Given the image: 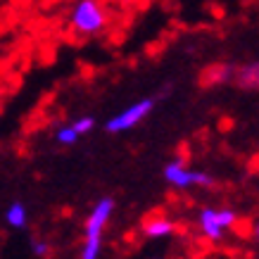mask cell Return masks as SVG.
<instances>
[{
	"label": "cell",
	"mask_w": 259,
	"mask_h": 259,
	"mask_svg": "<svg viewBox=\"0 0 259 259\" xmlns=\"http://www.w3.org/2000/svg\"><path fill=\"white\" fill-rule=\"evenodd\" d=\"M71 22H74V26L79 31L95 33L105 26V12H102V8L95 0H81L76 10H74V15H71Z\"/></svg>",
	"instance_id": "6da1fadb"
},
{
	"label": "cell",
	"mask_w": 259,
	"mask_h": 259,
	"mask_svg": "<svg viewBox=\"0 0 259 259\" xmlns=\"http://www.w3.org/2000/svg\"><path fill=\"white\" fill-rule=\"evenodd\" d=\"M155 107V102L150 100V98H145V100L136 102V105H131L128 110H124L119 117H112L110 121H107V131L110 134H119V131H128L131 126H136L138 121H143V119L150 114V110Z\"/></svg>",
	"instance_id": "7a4b0ae2"
},
{
	"label": "cell",
	"mask_w": 259,
	"mask_h": 259,
	"mask_svg": "<svg viewBox=\"0 0 259 259\" xmlns=\"http://www.w3.org/2000/svg\"><path fill=\"white\" fill-rule=\"evenodd\" d=\"M233 224H236V214L231 209H202L200 214V226H202L204 236L214 238V240L221 238V233Z\"/></svg>",
	"instance_id": "3957f363"
},
{
	"label": "cell",
	"mask_w": 259,
	"mask_h": 259,
	"mask_svg": "<svg viewBox=\"0 0 259 259\" xmlns=\"http://www.w3.org/2000/svg\"><path fill=\"white\" fill-rule=\"evenodd\" d=\"M112 212H114V200L112 197H102L86 221V238H102V228L107 226Z\"/></svg>",
	"instance_id": "277c9868"
},
{
	"label": "cell",
	"mask_w": 259,
	"mask_h": 259,
	"mask_svg": "<svg viewBox=\"0 0 259 259\" xmlns=\"http://www.w3.org/2000/svg\"><path fill=\"white\" fill-rule=\"evenodd\" d=\"M193 174L195 171L186 169L181 162H171V164H166V169H164V179L169 181L171 186H176V188H188V186H193Z\"/></svg>",
	"instance_id": "5b68a950"
},
{
	"label": "cell",
	"mask_w": 259,
	"mask_h": 259,
	"mask_svg": "<svg viewBox=\"0 0 259 259\" xmlns=\"http://www.w3.org/2000/svg\"><path fill=\"white\" fill-rule=\"evenodd\" d=\"M233 67L231 64H214L202 71V86H212V83H224V81L233 79Z\"/></svg>",
	"instance_id": "8992f818"
},
{
	"label": "cell",
	"mask_w": 259,
	"mask_h": 259,
	"mask_svg": "<svg viewBox=\"0 0 259 259\" xmlns=\"http://www.w3.org/2000/svg\"><path fill=\"white\" fill-rule=\"evenodd\" d=\"M145 233L150 238H164L174 233V221H169L166 217H152V219L145 221Z\"/></svg>",
	"instance_id": "52a82bcc"
},
{
	"label": "cell",
	"mask_w": 259,
	"mask_h": 259,
	"mask_svg": "<svg viewBox=\"0 0 259 259\" xmlns=\"http://www.w3.org/2000/svg\"><path fill=\"white\" fill-rule=\"evenodd\" d=\"M233 76H236L238 86H243V88H257L259 67H257V64H245V67H240V69L233 71Z\"/></svg>",
	"instance_id": "ba28073f"
},
{
	"label": "cell",
	"mask_w": 259,
	"mask_h": 259,
	"mask_svg": "<svg viewBox=\"0 0 259 259\" xmlns=\"http://www.w3.org/2000/svg\"><path fill=\"white\" fill-rule=\"evenodd\" d=\"M8 224L10 226H15V228H22L26 226V207H24L22 202H12L10 204V209H8Z\"/></svg>",
	"instance_id": "9c48e42d"
},
{
	"label": "cell",
	"mask_w": 259,
	"mask_h": 259,
	"mask_svg": "<svg viewBox=\"0 0 259 259\" xmlns=\"http://www.w3.org/2000/svg\"><path fill=\"white\" fill-rule=\"evenodd\" d=\"M100 245L102 238H86L83 250H81V259H98L100 257Z\"/></svg>",
	"instance_id": "30bf717a"
},
{
	"label": "cell",
	"mask_w": 259,
	"mask_h": 259,
	"mask_svg": "<svg viewBox=\"0 0 259 259\" xmlns=\"http://www.w3.org/2000/svg\"><path fill=\"white\" fill-rule=\"evenodd\" d=\"M57 141L62 143V145H74V143L79 141V134L74 128H60L57 131Z\"/></svg>",
	"instance_id": "8fae6325"
},
{
	"label": "cell",
	"mask_w": 259,
	"mask_h": 259,
	"mask_svg": "<svg viewBox=\"0 0 259 259\" xmlns=\"http://www.w3.org/2000/svg\"><path fill=\"white\" fill-rule=\"evenodd\" d=\"M93 124H95V121H93V117H81L79 121H76V124L71 126V128H74V131H76V134L81 136V134H88V131L93 128Z\"/></svg>",
	"instance_id": "7c38bea8"
},
{
	"label": "cell",
	"mask_w": 259,
	"mask_h": 259,
	"mask_svg": "<svg viewBox=\"0 0 259 259\" xmlns=\"http://www.w3.org/2000/svg\"><path fill=\"white\" fill-rule=\"evenodd\" d=\"M48 252V245L46 243H33V254H38V257H43Z\"/></svg>",
	"instance_id": "4fadbf2b"
}]
</instances>
